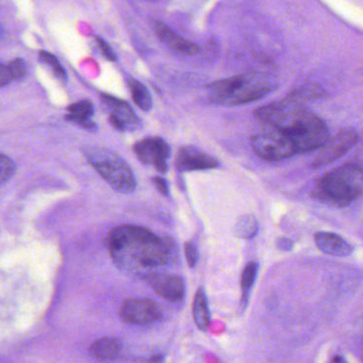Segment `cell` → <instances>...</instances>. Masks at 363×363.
<instances>
[{"instance_id":"obj_1","label":"cell","mask_w":363,"mask_h":363,"mask_svg":"<svg viewBox=\"0 0 363 363\" xmlns=\"http://www.w3.org/2000/svg\"><path fill=\"white\" fill-rule=\"evenodd\" d=\"M106 242L114 264L133 277L146 279L160 273L177 258L173 240L159 237L141 226H116L110 231Z\"/></svg>"},{"instance_id":"obj_2","label":"cell","mask_w":363,"mask_h":363,"mask_svg":"<svg viewBox=\"0 0 363 363\" xmlns=\"http://www.w3.org/2000/svg\"><path fill=\"white\" fill-rule=\"evenodd\" d=\"M309 99L303 89L295 91L284 101L259 108L255 116L265 128L284 133L298 154L320 150L330 139L326 123L303 107Z\"/></svg>"},{"instance_id":"obj_3","label":"cell","mask_w":363,"mask_h":363,"mask_svg":"<svg viewBox=\"0 0 363 363\" xmlns=\"http://www.w3.org/2000/svg\"><path fill=\"white\" fill-rule=\"evenodd\" d=\"M313 196L333 207H346L363 194V165L348 162L331 169L314 186Z\"/></svg>"},{"instance_id":"obj_4","label":"cell","mask_w":363,"mask_h":363,"mask_svg":"<svg viewBox=\"0 0 363 363\" xmlns=\"http://www.w3.org/2000/svg\"><path fill=\"white\" fill-rule=\"evenodd\" d=\"M274 88L275 82L272 78L254 72L220 80L209 86L212 101L220 105L252 103L264 97Z\"/></svg>"},{"instance_id":"obj_5","label":"cell","mask_w":363,"mask_h":363,"mask_svg":"<svg viewBox=\"0 0 363 363\" xmlns=\"http://www.w3.org/2000/svg\"><path fill=\"white\" fill-rule=\"evenodd\" d=\"M82 152L88 162L114 190L121 193H131L135 190L137 180L133 169L113 150L91 146L84 148Z\"/></svg>"},{"instance_id":"obj_6","label":"cell","mask_w":363,"mask_h":363,"mask_svg":"<svg viewBox=\"0 0 363 363\" xmlns=\"http://www.w3.org/2000/svg\"><path fill=\"white\" fill-rule=\"evenodd\" d=\"M252 146L257 156L267 161H281L298 155L294 144L284 133L272 128L252 137Z\"/></svg>"},{"instance_id":"obj_7","label":"cell","mask_w":363,"mask_h":363,"mask_svg":"<svg viewBox=\"0 0 363 363\" xmlns=\"http://www.w3.org/2000/svg\"><path fill=\"white\" fill-rule=\"evenodd\" d=\"M122 320L130 325H150L162 318V310L150 298H128L121 306Z\"/></svg>"},{"instance_id":"obj_8","label":"cell","mask_w":363,"mask_h":363,"mask_svg":"<svg viewBox=\"0 0 363 363\" xmlns=\"http://www.w3.org/2000/svg\"><path fill=\"white\" fill-rule=\"evenodd\" d=\"M135 156L140 161L147 165H152L160 173H167L169 169L171 148L169 144L158 137H150L141 140L133 147Z\"/></svg>"},{"instance_id":"obj_9","label":"cell","mask_w":363,"mask_h":363,"mask_svg":"<svg viewBox=\"0 0 363 363\" xmlns=\"http://www.w3.org/2000/svg\"><path fill=\"white\" fill-rule=\"evenodd\" d=\"M358 135L354 131L348 130V129L340 131L335 137L329 139V141L320 148V152L312 162V169H318V167L330 164L331 162L345 155L352 146L358 143Z\"/></svg>"},{"instance_id":"obj_10","label":"cell","mask_w":363,"mask_h":363,"mask_svg":"<svg viewBox=\"0 0 363 363\" xmlns=\"http://www.w3.org/2000/svg\"><path fill=\"white\" fill-rule=\"evenodd\" d=\"M101 101L109 113V122L118 131H135L141 122L133 108L111 95H101Z\"/></svg>"},{"instance_id":"obj_11","label":"cell","mask_w":363,"mask_h":363,"mask_svg":"<svg viewBox=\"0 0 363 363\" xmlns=\"http://www.w3.org/2000/svg\"><path fill=\"white\" fill-rule=\"evenodd\" d=\"M146 281L157 294L172 303L182 301L184 298V293H186L184 279L179 276L173 275V274L160 272V273L154 274V275L146 278Z\"/></svg>"},{"instance_id":"obj_12","label":"cell","mask_w":363,"mask_h":363,"mask_svg":"<svg viewBox=\"0 0 363 363\" xmlns=\"http://www.w3.org/2000/svg\"><path fill=\"white\" fill-rule=\"evenodd\" d=\"M176 167L180 172L205 171L218 169L220 162L213 157L195 147H184L178 152Z\"/></svg>"},{"instance_id":"obj_13","label":"cell","mask_w":363,"mask_h":363,"mask_svg":"<svg viewBox=\"0 0 363 363\" xmlns=\"http://www.w3.org/2000/svg\"><path fill=\"white\" fill-rule=\"evenodd\" d=\"M152 29H154L157 37L161 41L167 44L175 52L182 55H189V56L199 52V46L180 37L179 35H177L175 31L172 30L164 23L160 22V21H154L152 22Z\"/></svg>"},{"instance_id":"obj_14","label":"cell","mask_w":363,"mask_h":363,"mask_svg":"<svg viewBox=\"0 0 363 363\" xmlns=\"http://www.w3.org/2000/svg\"><path fill=\"white\" fill-rule=\"evenodd\" d=\"M316 246L327 255L335 257H347L352 254V246L337 233H318L314 235Z\"/></svg>"},{"instance_id":"obj_15","label":"cell","mask_w":363,"mask_h":363,"mask_svg":"<svg viewBox=\"0 0 363 363\" xmlns=\"http://www.w3.org/2000/svg\"><path fill=\"white\" fill-rule=\"evenodd\" d=\"M94 116V106L90 101H82L67 108V120L75 123L86 130H96L97 126L92 121Z\"/></svg>"},{"instance_id":"obj_16","label":"cell","mask_w":363,"mask_h":363,"mask_svg":"<svg viewBox=\"0 0 363 363\" xmlns=\"http://www.w3.org/2000/svg\"><path fill=\"white\" fill-rule=\"evenodd\" d=\"M123 346L120 340L116 337H101L91 344L89 352L99 360H114L122 352Z\"/></svg>"},{"instance_id":"obj_17","label":"cell","mask_w":363,"mask_h":363,"mask_svg":"<svg viewBox=\"0 0 363 363\" xmlns=\"http://www.w3.org/2000/svg\"><path fill=\"white\" fill-rule=\"evenodd\" d=\"M193 318L201 330H207L210 325V311L207 295L203 288L199 289L193 301Z\"/></svg>"},{"instance_id":"obj_18","label":"cell","mask_w":363,"mask_h":363,"mask_svg":"<svg viewBox=\"0 0 363 363\" xmlns=\"http://www.w3.org/2000/svg\"><path fill=\"white\" fill-rule=\"evenodd\" d=\"M28 73V67L22 59H14L7 65L1 67L0 72V86H6L12 82L25 79Z\"/></svg>"},{"instance_id":"obj_19","label":"cell","mask_w":363,"mask_h":363,"mask_svg":"<svg viewBox=\"0 0 363 363\" xmlns=\"http://www.w3.org/2000/svg\"><path fill=\"white\" fill-rule=\"evenodd\" d=\"M128 86L135 105L143 111H150L152 107V99L146 86L135 79H129Z\"/></svg>"},{"instance_id":"obj_20","label":"cell","mask_w":363,"mask_h":363,"mask_svg":"<svg viewBox=\"0 0 363 363\" xmlns=\"http://www.w3.org/2000/svg\"><path fill=\"white\" fill-rule=\"evenodd\" d=\"M259 264L254 261H250L244 267L241 278L242 290V305L245 307L250 299V291L256 281L257 275H258Z\"/></svg>"},{"instance_id":"obj_21","label":"cell","mask_w":363,"mask_h":363,"mask_svg":"<svg viewBox=\"0 0 363 363\" xmlns=\"http://www.w3.org/2000/svg\"><path fill=\"white\" fill-rule=\"evenodd\" d=\"M258 230V220H257L254 216H250V214L241 216L238 220L235 227V235L245 240H250L256 237Z\"/></svg>"},{"instance_id":"obj_22","label":"cell","mask_w":363,"mask_h":363,"mask_svg":"<svg viewBox=\"0 0 363 363\" xmlns=\"http://www.w3.org/2000/svg\"><path fill=\"white\" fill-rule=\"evenodd\" d=\"M40 59L42 62L45 63L48 67L52 69L55 75L61 79H65L67 78V73H65V69L62 65L59 62L58 59L54 56V55L50 54V52H40Z\"/></svg>"},{"instance_id":"obj_23","label":"cell","mask_w":363,"mask_h":363,"mask_svg":"<svg viewBox=\"0 0 363 363\" xmlns=\"http://www.w3.org/2000/svg\"><path fill=\"white\" fill-rule=\"evenodd\" d=\"M0 162H1V174H0L1 180L0 182H1V184H4L16 173V167L13 161L5 155H1Z\"/></svg>"},{"instance_id":"obj_24","label":"cell","mask_w":363,"mask_h":363,"mask_svg":"<svg viewBox=\"0 0 363 363\" xmlns=\"http://www.w3.org/2000/svg\"><path fill=\"white\" fill-rule=\"evenodd\" d=\"M184 250L189 267L191 269H194L196 267L197 261H199V250H197L196 245L193 242H186L184 244Z\"/></svg>"},{"instance_id":"obj_25","label":"cell","mask_w":363,"mask_h":363,"mask_svg":"<svg viewBox=\"0 0 363 363\" xmlns=\"http://www.w3.org/2000/svg\"><path fill=\"white\" fill-rule=\"evenodd\" d=\"M96 42L99 50H101V52H103V55L106 57V59H108V60L114 62V61L116 60V54H114L113 50H112V48H110L109 44H108L105 40L101 39V38H96Z\"/></svg>"},{"instance_id":"obj_26","label":"cell","mask_w":363,"mask_h":363,"mask_svg":"<svg viewBox=\"0 0 363 363\" xmlns=\"http://www.w3.org/2000/svg\"><path fill=\"white\" fill-rule=\"evenodd\" d=\"M152 182H154L157 190H158L161 194L164 195V196H169V186H167V180H165L164 178L155 177L154 179H152Z\"/></svg>"},{"instance_id":"obj_27","label":"cell","mask_w":363,"mask_h":363,"mask_svg":"<svg viewBox=\"0 0 363 363\" xmlns=\"http://www.w3.org/2000/svg\"><path fill=\"white\" fill-rule=\"evenodd\" d=\"M293 242L291 241L288 238H279L277 240V246L280 250H284V252H289V250H292L293 248Z\"/></svg>"},{"instance_id":"obj_28","label":"cell","mask_w":363,"mask_h":363,"mask_svg":"<svg viewBox=\"0 0 363 363\" xmlns=\"http://www.w3.org/2000/svg\"><path fill=\"white\" fill-rule=\"evenodd\" d=\"M333 361H345V359H344V358H340V357H337H337H335V359H333Z\"/></svg>"}]
</instances>
